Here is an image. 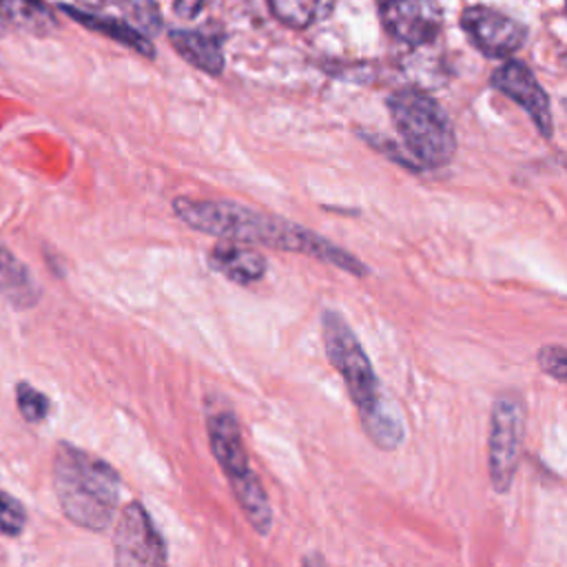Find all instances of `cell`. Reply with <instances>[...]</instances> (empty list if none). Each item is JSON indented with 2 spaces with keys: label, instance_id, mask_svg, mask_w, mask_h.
<instances>
[{
  "label": "cell",
  "instance_id": "9a60e30c",
  "mask_svg": "<svg viewBox=\"0 0 567 567\" xmlns=\"http://www.w3.org/2000/svg\"><path fill=\"white\" fill-rule=\"evenodd\" d=\"M69 13L75 20L84 22L86 27H91V29H95V31H100V33H104V35H109V38H113V40H117V42H122V44H126L131 49H135L137 53L146 55V58L155 55L153 44L135 27H131V24H126L122 20L100 18V16H93V13H80V11H71V9H69Z\"/></svg>",
  "mask_w": 567,
  "mask_h": 567
},
{
  "label": "cell",
  "instance_id": "30bf717a",
  "mask_svg": "<svg viewBox=\"0 0 567 567\" xmlns=\"http://www.w3.org/2000/svg\"><path fill=\"white\" fill-rule=\"evenodd\" d=\"M381 20L394 40L421 47L439 35L443 16L434 0H381Z\"/></svg>",
  "mask_w": 567,
  "mask_h": 567
},
{
  "label": "cell",
  "instance_id": "5bb4252c",
  "mask_svg": "<svg viewBox=\"0 0 567 567\" xmlns=\"http://www.w3.org/2000/svg\"><path fill=\"white\" fill-rule=\"evenodd\" d=\"M0 18L16 29L38 35L55 29L53 13L40 0H0Z\"/></svg>",
  "mask_w": 567,
  "mask_h": 567
},
{
  "label": "cell",
  "instance_id": "5b68a950",
  "mask_svg": "<svg viewBox=\"0 0 567 567\" xmlns=\"http://www.w3.org/2000/svg\"><path fill=\"white\" fill-rule=\"evenodd\" d=\"M206 432H208L210 452L217 458L219 467L224 470L228 485L235 494V501L241 507L246 520L259 536H268L272 529V507L257 474L250 470L235 412L228 405L217 408L208 403Z\"/></svg>",
  "mask_w": 567,
  "mask_h": 567
},
{
  "label": "cell",
  "instance_id": "8992f818",
  "mask_svg": "<svg viewBox=\"0 0 567 567\" xmlns=\"http://www.w3.org/2000/svg\"><path fill=\"white\" fill-rule=\"evenodd\" d=\"M525 434V403L514 392H503L494 399L489 416V445L487 467L492 487L507 494L518 470V456Z\"/></svg>",
  "mask_w": 567,
  "mask_h": 567
},
{
  "label": "cell",
  "instance_id": "4fadbf2b",
  "mask_svg": "<svg viewBox=\"0 0 567 567\" xmlns=\"http://www.w3.org/2000/svg\"><path fill=\"white\" fill-rule=\"evenodd\" d=\"M0 292L16 308H31L40 299V288L31 277V272L2 244H0Z\"/></svg>",
  "mask_w": 567,
  "mask_h": 567
},
{
  "label": "cell",
  "instance_id": "8fae6325",
  "mask_svg": "<svg viewBox=\"0 0 567 567\" xmlns=\"http://www.w3.org/2000/svg\"><path fill=\"white\" fill-rule=\"evenodd\" d=\"M208 264L213 270L241 286L259 281L268 270V261L257 248L230 239H219V244L213 246Z\"/></svg>",
  "mask_w": 567,
  "mask_h": 567
},
{
  "label": "cell",
  "instance_id": "ac0fdd59",
  "mask_svg": "<svg viewBox=\"0 0 567 567\" xmlns=\"http://www.w3.org/2000/svg\"><path fill=\"white\" fill-rule=\"evenodd\" d=\"M27 525V512L22 503L7 494L0 492V532L7 536H18Z\"/></svg>",
  "mask_w": 567,
  "mask_h": 567
},
{
  "label": "cell",
  "instance_id": "52a82bcc",
  "mask_svg": "<svg viewBox=\"0 0 567 567\" xmlns=\"http://www.w3.org/2000/svg\"><path fill=\"white\" fill-rule=\"evenodd\" d=\"M115 563L122 567H157L168 563L164 536L155 527L146 507L131 501L122 507L113 532Z\"/></svg>",
  "mask_w": 567,
  "mask_h": 567
},
{
  "label": "cell",
  "instance_id": "2e32d148",
  "mask_svg": "<svg viewBox=\"0 0 567 567\" xmlns=\"http://www.w3.org/2000/svg\"><path fill=\"white\" fill-rule=\"evenodd\" d=\"M277 20L288 27L303 29L319 20L332 0H268Z\"/></svg>",
  "mask_w": 567,
  "mask_h": 567
},
{
  "label": "cell",
  "instance_id": "e0dca14e",
  "mask_svg": "<svg viewBox=\"0 0 567 567\" xmlns=\"http://www.w3.org/2000/svg\"><path fill=\"white\" fill-rule=\"evenodd\" d=\"M16 399H18L20 414L29 423H40V421L47 419V414H49V399H47V394L35 390L31 383H24V381L18 383Z\"/></svg>",
  "mask_w": 567,
  "mask_h": 567
},
{
  "label": "cell",
  "instance_id": "44dd1931",
  "mask_svg": "<svg viewBox=\"0 0 567 567\" xmlns=\"http://www.w3.org/2000/svg\"><path fill=\"white\" fill-rule=\"evenodd\" d=\"M80 4L89 7V9H104V7H111V4H117L122 0H78Z\"/></svg>",
  "mask_w": 567,
  "mask_h": 567
},
{
  "label": "cell",
  "instance_id": "6da1fadb",
  "mask_svg": "<svg viewBox=\"0 0 567 567\" xmlns=\"http://www.w3.org/2000/svg\"><path fill=\"white\" fill-rule=\"evenodd\" d=\"M173 210L193 230L213 235L217 239L299 252L323 264H330L354 277L370 275V268L361 259H357L341 246L332 244L323 235H317L315 230L301 224L277 217L272 213H261L239 202L193 199L179 195L173 199Z\"/></svg>",
  "mask_w": 567,
  "mask_h": 567
},
{
  "label": "cell",
  "instance_id": "277c9868",
  "mask_svg": "<svg viewBox=\"0 0 567 567\" xmlns=\"http://www.w3.org/2000/svg\"><path fill=\"white\" fill-rule=\"evenodd\" d=\"M388 111L408 157L423 168H441L456 153V133L443 106L421 89L405 86L388 97Z\"/></svg>",
  "mask_w": 567,
  "mask_h": 567
},
{
  "label": "cell",
  "instance_id": "7c38bea8",
  "mask_svg": "<svg viewBox=\"0 0 567 567\" xmlns=\"http://www.w3.org/2000/svg\"><path fill=\"white\" fill-rule=\"evenodd\" d=\"M171 42L177 49V53L190 62L193 66L202 69L204 73L219 75L224 69V53L221 42L213 33L204 31H190V29H177L171 31Z\"/></svg>",
  "mask_w": 567,
  "mask_h": 567
},
{
  "label": "cell",
  "instance_id": "ba28073f",
  "mask_svg": "<svg viewBox=\"0 0 567 567\" xmlns=\"http://www.w3.org/2000/svg\"><path fill=\"white\" fill-rule=\"evenodd\" d=\"M461 27L470 42L487 58H507L518 51L527 38L520 22L489 7L465 9L461 16Z\"/></svg>",
  "mask_w": 567,
  "mask_h": 567
},
{
  "label": "cell",
  "instance_id": "ffe728a7",
  "mask_svg": "<svg viewBox=\"0 0 567 567\" xmlns=\"http://www.w3.org/2000/svg\"><path fill=\"white\" fill-rule=\"evenodd\" d=\"M175 11L184 18H193L199 11V0H175Z\"/></svg>",
  "mask_w": 567,
  "mask_h": 567
},
{
  "label": "cell",
  "instance_id": "7a4b0ae2",
  "mask_svg": "<svg viewBox=\"0 0 567 567\" xmlns=\"http://www.w3.org/2000/svg\"><path fill=\"white\" fill-rule=\"evenodd\" d=\"M323 348L330 365L341 374L348 394L359 412L365 436L379 450H394L405 439L403 419L383 392V385L363 350L359 337L350 323L337 310H323L321 315Z\"/></svg>",
  "mask_w": 567,
  "mask_h": 567
},
{
  "label": "cell",
  "instance_id": "3957f363",
  "mask_svg": "<svg viewBox=\"0 0 567 567\" xmlns=\"http://www.w3.org/2000/svg\"><path fill=\"white\" fill-rule=\"evenodd\" d=\"M53 489L71 523L104 532L115 518L122 478L104 458L60 441L53 454Z\"/></svg>",
  "mask_w": 567,
  "mask_h": 567
},
{
  "label": "cell",
  "instance_id": "9c48e42d",
  "mask_svg": "<svg viewBox=\"0 0 567 567\" xmlns=\"http://www.w3.org/2000/svg\"><path fill=\"white\" fill-rule=\"evenodd\" d=\"M492 86L514 100L536 124L538 133L545 140H551L554 124L549 97L527 64H523L520 60H507L492 73Z\"/></svg>",
  "mask_w": 567,
  "mask_h": 567
},
{
  "label": "cell",
  "instance_id": "d6986e66",
  "mask_svg": "<svg viewBox=\"0 0 567 567\" xmlns=\"http://www.w3.org/2000/svg\"><path fill=\"white\" fill-rule=\"evenodd\" d=\"M538 368L549 374L554 381L565 383L567 379V350L563 343H549L538 350Z\"/></svg>",
  "mask_w": 567,
  "mask_h": 567
}]
</instances>
